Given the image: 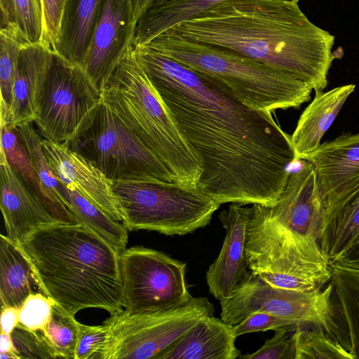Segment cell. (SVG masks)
I'll list each match as a JSON object with an SVG mask.
<instances>
[{
    "label": "cell",
    "instance_id": "obj_24",
    "mask_svg": "<svg viewBox=\"0 0 359 359\" xmlns=\"http://www.w3.org/2000/svg\"><path fill=\"white\" fill-rule=\"evenodd\" d=\"M233 0H176L153 5L137 22L133 46L144 45L162 32L214 6Z\"/></svg>",
    "mask_w": 359,
    "mask_h": 359
},
{
    "label": "cell",
    "instance_id": "obj_16",
    "mask_svg": "<svg viewBox=\"0 0 359 359\" xmlns=\"http://www.w3.org/2000/svg\"><path fill=\"white\" fill-rule=\"evenodd\" d=\"M226 229L225 238L217 258L206 272L209 292L219 301L228 298L233 290L251 273L245 256L249 207L233 203L219 215Z\"/></svg>",
    "mask_w": 359,
    "mask_h": 359
},
{
    "label": "cell",
    "instance_id": "obj_10",
    "mask_svg": "<svg viewBox=\"0 0 359 359\" xmlns=\"http://www.w3.org/2000/svg\"><path fill=\"white\" fill-rule=\"evenodd\" d=\"M333 295L331 283L325 289L297 291L273 286L251 272L228 298L220 301V318L235 326L252 313H266L297 324L322 327L339 339L341 330L335 322Z\"/></svg>",
    "mask_w": 359,
    "mask_h": 359
},
{
    "label": "cell",
    "instance_id": "obj_30",
    "mask_svg": "<svg viewBox=\"0 0 359 359\" xmlns=\"http://www.w3.org/2000/svg\"><path fill=\"white\" fill-rule=\"evenodd\" d=\"M25 45L15 29H0L1 126L8 123L19 53Z\"/></svg>",
    "mask_w": 359,
    "mask_h": 359
},
{
    "label": "cell",
    "instance_id": "obj_42",
    "mask_svg": "<svg viewBox=\"0 0 359 359\" xmlns=\"http://www.w3.org/2000/svg\"><path fill=\"white\" fill-rule=\"evenodd\" d=\"M0 359H21L15 351L0 353Z\"/></svg>",
    "mask_w": 359,
    "mask_h": 359
},
{
    "label": "cell",
    "instance_id": "obj_44",
    "mask_svg": "<svg viewBox=\"0 0 359 359\" xmlns=\"http://www.w3.org/2000/svg\"><path fill=\"white\" fill-rule=\"evenodd\" d=\"M176 0H157L153 5H161Z\"/></svg>",
    "mask_w": 359,
    "mask_h": 359
},
{
    "label": "cell",
    "instance_id": "obj_11",
    "mask_svg": "<svg viewBox=\"0 0 359 359\" xmlns=\"http://www.w3.org/2000/svg\"><path fill=\"white\" fill-rule=\"evenodd\" d=\"M206 297H193L177 307L129 315L123 309L105 321L110 334L100 359H155L198 320L213 316Z\"/></svg>",
    "mask_w": 359,
    "mask_h": 359
},
{
    "label": "cell",
    "instance_id": "obj_4",
    "mask_svg": "<svg viewBox=\"0 0 359 359\" xmlns=\"http://www.w3.org/2000/svg\"><path fill=\"white\" fill-rule=\"evenodd\" d=\"M322 212L316 171L304 160L290 172L272 206L252 204L246 228L245 256L254 273L307 254L323 255L318 245Z\"/></svg>",
    "mask_w": 359,
    "mask_h": 359
},
{
    "label": "cell",
    "instance_id": "obj_7",
    "mask_svg": "<svg viewBox=\"0 0 359 359\" xmlns=\"http://www.w3.org/2000/svg\"><path fill=\"white\" fill-rule=\"evenodd\" d=\"M128 230L184 236L206 226L220 204L197 187L176 182L113 183Z\"/></svg>",
    "mask_w": 359,
    "mask_h": 359
},
{
    "label": "cell",
    "instance_id": "obj_8",
    "mask_svg": "<svg viewBox=\"0 0 359 359\" xmlns=\"http://www.w3.org/2000/svg\"><path fill=\"white\" fill-rule=\"evenodd\" d=\"M111 182H175L163 163L102 100L92 124L65 143Z\"/></svg>",
    "mask_w": 359,
    "mask_h": 359
},
{
    "label": "cell",
    "instance_id": "obj_38",
    "mask_svg": "<svg viewBox=\"0 0 359 359\" xmlns=\"http://www.w3.org/2000/svg\"><path fill=\"white\" fill-rule=\"evenodd\" d=\"M1 309V332L11 334L19 323L20 309L11 306Z\"/></svg>",
    "mask_w": 359,
    "mask_h": 359
},
{
    "label": "cell",
    "instance_id": "obj_41",
    "mask_svg": "<svg viewBox=\"0 0 359 359\" xmlns=\"http://www.w3.org/2000/svg\"><path fill=\"white\" fill-rule=\"evenodd\" d=\"M11 351H15V348L11 334L1 332L0 353H5Z\"/></svg>",
    "mask_w": 359,
    "mask_h": 359
},
{
    "label": "cell",
    "instance_id": "obj_37",
    "mask_svg": "<svg viewBox=\"0 0 359 359\" xmlns=\"http://www.w3.org/2000/svg\"><path fill=\"white\" fill-rule=\"evenodd\" d=\"M296 322L266 313H255L233 326V332L237 337L244 334L275 330L285 326H296Z\"/></svg>",
    "mask_w": 359,
    "mask_h": 359
},
{
    "label": "cell",
    "instance_id": "obj_33",
    "mask_svg": "<svg viewBox=\"0 0 359 359\" xmlns=\"http://www.w3.org/2000/svg\"><path fill=\"white\" fill-rule=\"evenodd\" d=\"M55 301L42 292L29 295L20 309L19 324L33 331H43L50 320Z\"/></svg>",
    "mask_w": 359,
    "mask_h": 359
},
{
    "label": "cell",
    "instance_id": "obj_6",
    "mask_svg": "<svg viewBox=\"0 0 359 359\" xmlns=\"http://www.w3.org/2000/svg\"><path fill=\"white\" fill-rule=\"evenodd\" d=\"M180 64L219 82L248 107L273 112L298 108L312 88L293 75L259 62L165 31L146 43Z\"/></svg>",
    "mask_w": 359,
    "mask_h": 359
},
{
    "label": "cell",
    "instance_id": "obj_21",
    "mask_svg": "<svg viewBox=\"0 0 359 359\" xmlns=\"http://www.w3.org/2000/svg\"><path fill=\"white\" fill-rule=\"evenodd\" d=\"M104 0H67L54 52L83 65Z\"/></svg>",
    "mask_w": 359,
    "mask_h": 359
},
{
    "label": "cell",
    "instance_id": "obj_28",
    "mask_svg": "<svg viewBox=\"0 0 359 359\" xmlns=\"http://www.w3.org/2000/svg\"><path fill=\"white\" fill-rule=\"evenodd\" d=\"M1 27L15 29L27 44L42 42V0H0Z\"/></svg>",
    "mask_w": 359,
    "mask_h": 359
},
{
    "label": "cell",
    "instance_id": "obj_25",
    "mask_svg": "<svg viewBox=\"0 0 359 359\" xmlns=\"http://www.w3.org/2000/svg\"><path fill=\"white\" fill-rule=\"evenodd\" d=\"M330 267V283L346 330L344 345L353 359H359V269L341 264Z\"/></svg>",
    "mask_w": 359,
    "mask_h": 359
},
{
    "label": "cell",
    "instance_id": "obj_45",
    "mask_svg": "<svg viewBox=\"0 0 359 359\" xmlns=\"http://www.w3.org/2000/svg\"><path fill=\"white\" fill-rule=\"evenodd\" d=\"M295 1L298 2L299 0H295Z\"/></svg>",
    "mask_w": 359,
    "mask_h": 359
},
{
    "label": "cell",
    "instance_id": "obj_34",
    "mask_svg": "<svg viewBox=\"0 0 359 359\" xmlns=\"http://www.w3.org/2000/svg\"><path fill=\"white\" fill-rule=\"evenodd\" d=\"M109 334L110 326L106 321L100 325H86L79 323L75 359H100Z\"/></svg>",
    "mask_w": 359,
    "mask_h": 359
},
{
    "label": "cell",
    "instance_id": "obj_12",
    "mask_svg": "<svg viewBox=\"0 0 359 359\" xmlns=\"http://www.w3.org/2000/svg\"><path fill=\"white\" fill-rule=\"evenodd\" d=\"M122 304L129 315L175 308L192 297L185 278L187 264L142 246L119 254Z\"/></svg>",
    "mask_w": 359,
    "mask_h": 359
},
{
    "label": "cell",
    "instance_id": "obj_32",
    "mask_svg": "<svg viewBox=\"0 0 359 359\" xmlns=\"http://www.w3.org/2000/svg\"><path fill=\"white\" fill-rule=\"evenodd\" d=\"M11 336L15 351L21 359H55L43 331H33L18 323Z\"/></svg>",
    "mask_w": 359,
    "mask_h": 359
},
{
    "label": "cell",
    "instance_id": "obj_36",
    "mask_svg": "<svg viewBox=\"0 0 359 359\" xmlns=\"http://www.w3.org/2000/svg\"><path fill=\"white\" fill-rule=\"evenodd\" d=\"M67 0H42L43 36L42 43L54 51Z\"/></svg>",
    "mask_w": 359,
    "mask_h": 359
},
{
    "label": "cell",
    "instance_id": "obj_39",
    "mask_svg": "<svg viewBox=\"0 0 359 359\" xmlns=\"http://www.w3.org/2000/svg\"><path fill=\"white\" fill-rule=\"evenodd\" d=\"M334 264H341L359 269V243Z\"/></svg>",
    "mask_w": 359,
    "mask_h": 359
},
{
    "label": "cell",
    "instance_id": "obj_2",
    "mask_svg": "<svg viewBox=\"0 0 359 359\" xmlns=\"http://www.w3.org/2000/svg\"><path fill=\"white\" fill-rule=\"evenodd\" d=\"M166 31L286 72L316 93L327 87L334 57V36L295 0H233Z\"/></svg>",
    "mask_w": 359,
    "mask_h": 359
},
{
    "label": "cell",
    "instance_id": "obj_3",
    "mask_svg": "<svg viewBox=\"0 0 359 359\" xmlns=\"http://www.w3.org/2000/svg\"><path fill=\"white\" fill-rule=\"evenodd\" d=\"M18 243L40 292L68 313L123 310L120 253L92 229L56 221L36 227Z\"/></svg>",
    "mask_w": 359,
    "mask_h": 359
},
{
    "label": "cell",
    "instance_id": "obj_22",
    "mask_svg": "<svg viewBox=\"0 0 359 359\" xmlns=\"http://www.w3.org/2000/svg\"><path fill=\"white\" fill-rule=\"evenodd\" d=\"M33 123H22L15 128L40 180L46 197V208L57 222L77 224L67 208V187L58 180L50 167L43 151V138L34 128Z\"/></svg>",
    "mask_w": 359,
    "mask_h": 359
},
{
    "label": "cell",
    "instance_id": "obj_27",
    "mask_svg": "<svg viewBox=\"0 0 359 359\" xmlns=\"http://www.w3.org/2000/svg\"><path fill=\"white\" fill-rule=\"evenodd\" d=\"M359 243V203L344 207L323 230L318 245L330 266Z\"/></svg>",
    "mask_w": 359,
    "mask_h": 359
},
{
    "label": "cell",
    "instance_id": "obj_13",
    "mask_svg": "<svg viewBox=\"0 0 359 359\" xmlns=\"http://www.w3.org/2000/svg\"><path fill=\"white\" fill-rule=\"evenodd\" d=\"M304 160L313 165L319 189L322 229L359 193V131L320 144ZM320 233V234H321Z\"/></svg>",
    "mask_w": 359,
    "mask_h": 359
},
{
    "label": "cell",
    "instance_id": "obj_26",
    "mask_svg": "<svg viewBox=\"0 0 359 359\" xmlns=\"http://www.w3.org/2000/svg\"><path fill=\"white\" fill-rule=\"evenodd\" d=\"M67 208L77 224L92 229L118 252L126 248L128 239V229L121 222L111 219L80 191L67 187Z\"/></svg>",
    "mask_w": 359,
    "mask_h": 359
},
{
    "label": "cell",
    "instance_id": "obj_23",
    "mask_svg": "<svg viewBox=\"0 0 359 359\" xmlns=\"http://www.w3.org/2000/svg\"><path fill=\"white\" fill-rule=\"evenodd\" d=\"M32 282L35 283L33 271L26 255L17 242L6 235L1 234V308L11 306L20 309L29 295L34 292Z\"/></svg>",
    "mask_w": 359,
    "mask_h": 359
},
{
    "label": "cell",
    "instance_id": "obj_19",
    "mask_svg": "<svg viewBox=\"0 0 359 359\" xmlns=\"http://www.w3.org/2000/svg\"><path fill=\"white\" fill-rule=\"evenodd\" d=\"M233 326L222 319L205 316L198 320L155 359H236Z\"/></svg>",
    "mask_w": 359,
    "mask_h": 359
},
{
    "label": "cell",
    "instance_id": "obj_18",
    "mask_svg": "<svg viewBox=\"0 0 359 359\" xmlns=\"http://www.w3.org/2000/svg\"><path fill=\"white\" fill-rule=\"evenodd\" d=\"M53 50L42 42L27 44L20 49L7 125L16 127L36 118Z\"/></svg>",
    "mask_w": 359,
    "mask_h": 359
},
{
    "label": "cell",
    "instance_id": "obj_9",
    "mask_svg": "<svg viewBox=\"0 0 359 359\" xmlns=\"http://www.w3.org/2000/svg\"><path fill=\"white\" fill-rule=\"evenodd\" d=\"M101 100V92L83 67L53 51L34 122L43 139L67 143L92 124Z\"/></svg>",
    "mask_w": 359,
    "mask_h": 359
},
{
    "label": "cell",
    "instance_id": "obj_43",
    "mask_svg": "<svg viewBox=\"0 0 359 359\" xmlns=\"http://www.w3.org/2000/svg\"><path fill=\"white\" fill-rule=\"evenodd\" d=\"M358 203H359V193L355 197H353L345 206L352 205Z\"/></svg>",
    "mask_w": 359,
    "mask_h": 359
},
{
    "label": "cell",
    "instance_id": "obj_40",
    "mask_svg": "<svg viewBox=\"0 0 359 359\" xmlns=\"http://www.w3.org/2000/svg\"><path fill=\"white\" fill-rule=\"evenodd\" d=\"M135 17L137 22L157 0H133Z\"/></svg>",
    "mask_w": 359,
    "mask_h": 359
},
{
    "label": "cell",
    "instance_id": "obj_5",
    "mask_svg": "<svg viewBox=\"0 0 359 359\" xmlns=\"http://www.w3.org/2000/svg\"><path fill=\"white\" fill-rule=\"evenodd\" d=\"M102 100L166 166L175 182L197 186L201 161L137 62L134 46L121 60Z\"/></svg>",
    "mask_w": 359,
    "mask_h": 359
},
{
    "label": "cell",
    "instance_id": "obj_31",
    "mask_svg": "<svg viewBox=\"0 0 359 359\" xmlns=\"http://www.w3.org/2000/svg\"><path fill=\"white\" fill-rule=\"evenodd\" d=\"M79 332V322L55 304L43 332L55 358L75 359Z\"/></svg>",
    "mask_w": 359,
    "mask_h": 359
},
{
    "label": "cell",
    "instance_id": "obj_15",
    "mask_svg": "<svg viewBox=\"0 0 359 359\" xmlns=\"http://www.w3.org/2000/svg\"><path fill=\"white\" fill-rule=\"evenodd\" d=\"M45 155L56 177L80 191L111 219L123 222L121 205L109 180L88 159L65 143L43 138Z\"/></svg>",
    "mask_w": 359,
    "mask_h": 359
},
{
    "label": "cell",
    "instance_id": "obj_35",
    "mask_svg": "<svg viewBox=\"0 0 359 359\" xmlns=\"http://www.w3.org/2000/svg\"><path fill=\"white\" fill-rule=\"evenodd\" d=\"M295 326L276 329L272 338L266 340L257 351L240 355L241 359H295V347L292 336L288 332Z\"/></svg>",
    "mask_w": 359,
    "mask_h": 359
},
{
    "label": "cell",
    "instance_id": "obj_20",
    "mask_svg": "<svg viewBox=\"0 0 359 359\" xmlns=\"http://www.w3.org/2000/svg\"><path fill=\"white\" fill-rule=\"evenodd\" d=\"M355 88V84H347L326 92L316 93L314 99L302 113L291 135L297 160H304L318 148L323 136Z\"/></svg>",
    "mask_w": 359,
    "mask_h": 359
},
{
    "label": "cell",
    "instance_id": "obj_1",
    "mask_svg": "<svg viewBox=\"0 0 359 359\" xmlns=\"http://www.w3.org/2000/svg\"><path fill=\"white\" fill-rule=\"evenodd\" d=\"M134 53L201 161L196 187L220 205H273L298 160L273 112L248 107L215 79L146 44Z\"/></svg>",
    "mask_w": 359,
    "mask_h": 359
},
{
    "label": "cell",
    "instance_id": "obj_29",
    "mask_svg": "<svg viewBox=\"0 0 359 359\" xmlns=\"http://www.w3.org/2000/svg\"><path fill=\"white\" fill-rule=\"evenodd\" d=\"M292 336L295 359H353L341 341L322 327L298 324Z\"/></svg>",
    "mask_w": 359,
    "mask_h": 359
},
{
    "label": "cell",
    "instance_id": "obj_17",
    "mask_svg": "<svg viewBox=\"0 0 359 359\" xmlns=\"http://www.w3.org/2000/svg\"><path fill=\"white\" fill-rule=\"evenodd\" d=\"M1 210L6 236L20 242L36 227L56 222L0 151Z\"/></svg>",
    "mask_w": 359,
    "mask_h": 359
},
{
    "label": "cell",
    "instance_id": "obj_14",
    "mask_svg": "<svg viewBox=\"0 0 359 359\" xmlns=\"http://www.w3.org/2000/svg\"><path fill=\"white\" fill-rule=\"evenodd\" d=\"M137 22L133 0H104L82 67L101 90L133 46Z\"/></svg>",
    "mask_w": 359,
    "mask_h": 359
}]
</instances>
